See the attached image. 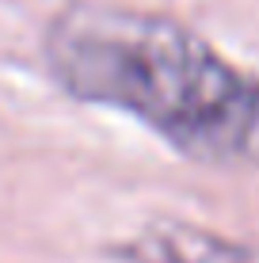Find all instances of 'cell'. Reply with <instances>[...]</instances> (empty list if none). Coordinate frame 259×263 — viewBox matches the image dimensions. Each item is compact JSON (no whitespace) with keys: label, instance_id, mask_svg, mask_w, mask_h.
Segmentation results:
<instances>
[{"label":"cell","instance_id":"6da1fadb","mask_svg":"<svg viewBox=\"0 0 259 263\" xmlns=\"http://www.w3.org/2000/svg\"><path fill=\"white\" fill-rule=\"evenodd\" d=\"M65 96L111 107L213 168H259V77L160 12L69 0L42 34Z\"/></svg>","mask_w":259,"mask_h":263},{"label":"cell","instance_id":"7a4b0ae2","mask_svg":"<svg viewBox=\"0 0 259 263\" xmlns=\"http://www.w3.org/2000/svg\"><path fill=\"white\" fill-rule=\"evenodd\" d=\"M122 263H259V240H233L183 221H156L118 244Z\"/></svg>","mask_w":259,"mask_h":263}]
</instances>
